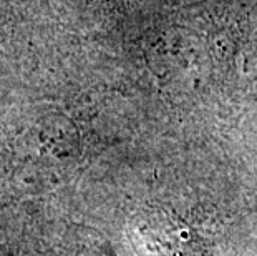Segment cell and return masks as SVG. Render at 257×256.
I'll return each mask as SVG.
<instances>
[]
</instances>
